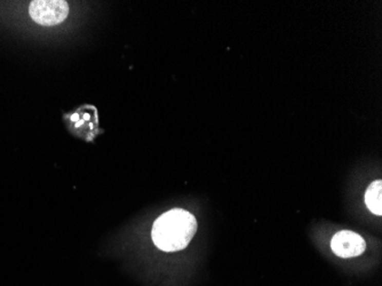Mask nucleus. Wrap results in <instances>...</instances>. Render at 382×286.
<instances>
[{
    "label": "nucleus",
    "mask_w": 382,
    "mask_h": 286,
    "mask_svg": "<svg viewBox=\"0 0 382 286\" xmlns=\"http://www.w3.org/2000/svg\"><path fill=\"white\" fill-rule=\"evenodd\" d=\"M331 249L340 258H355L365 252L366 242L357 233L342 230L333 236L331 240Z\"/></svg>",
    "instance_id": "nucleus-3"
},
{
    "label": "nucleus",
    "mask_w": 382,
    "mask_h": 286,
    "mask_svg": "<svg viewBox=\"0 0 382 286\" xmlns=\"http://www.w3.org/2000/svg\"><path fill=\"white\" fill-rule=\"evenodd\" d=\"M366 206L375 215L382 214V181L378 180L370 184L365 193Z\"/></svg>",
    "instance_id": "nucleus-4"
},
{
    "label": "nucleus",
    "mask_w": 382,
    "mask_h": 286,
    "mask_svg": "<svg viewBox=\"0 0 382 286\" xmlns=\"http://www.w3.org/2000/svg\"><path fill=\"white\" fill-rule=\"evenodd\" d=\"M197 232V221L193 214L174 208L160 215L152 225L151 237L156 246L165 252L185 249Z\"/></svg>",
    "instance_id": "nucleus-1"
},
{
    "label": "nucleus",
    "mask_w": 382,
    "mask_h": 286,
    "mask_svg": "<svg viewBox=\"0 0 382 286\" xmlns=\"http://www.w3.org/2000/svg\"><path fill=\"white\" fill-rule=\"evenodd\" d=\"M29 14L40 26L53 27L68 17L69 5L64 0H34L30 3Z\"/></svg>",
    "instance_id": "nucleus-2"
}]
</instances>
